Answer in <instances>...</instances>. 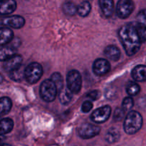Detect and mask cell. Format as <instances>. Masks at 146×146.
Listing matches in <instances>:
<instances>
[{
	"mask_svg": "<svg viewBox=\"0 0 146 146\" xmlns=\"http://www.w3.org/2000/svg\"><path fill=\"white\" fill-rule=\"evenodd\" d=\"M118 36L127 55L133 56L138 52L141 41L135 26L131 24L123 26L118 31Z\"/></svg>",
	"mask_w": 146,
	"mask_h": 146,
	"instance_id": "6da1fadb",
	"label": "cell"
},
{
	"mask_svg": "<svg viewBox=\"0 0 146 146\" xmlns=\"http://www.w3.org/2000/svg\"><path fill=\"white\" fill-rule=\"evenodd\" d=\"M142 125V115L137 111H131L125 117L123 128L127 134L133 135L139 131Z\"/></svg>",
	"mask_w": 146,
	"mask_h": 146,
	"instance_id": "7a4b0ae2",
	"label": "cell"
},
{
	"mask_svg": "<svg viewBox=\"0 0 146 146\" xmlns=\"http://www.w3.org/2000/svg\"><path fill=\"white\" fill-rule=\"evenodd\" d=\"M43 67L39 63L31 62L24 70V77L30 84H35L42 77Z\"/></svg>",
	"mask_w": 146,
	"mask_h": 146,
	"instance_id": "3957f363",
	"label": "cell"
},
{
	"mask_svg": "<svg viewBox=\"0 0 146 146\" xmlns=\"http://www.w3.org/2000/svg\"><path fill=\"white\" fill-rule=\"evenodd\" d=\"M57 94V89L50 79L45 80L40 86V95L46 102H52L55 100Z\"/></svg>",
	"mask_w": 146,
	"mask_h": 146,
	"instance_id": "277c9868",
	"label": "cell"
},
{
	"mask_svg": "<svg viewBox=\"0 0 146 146\" xmlns=\"http://www.w3.org/2000/svg\"><path fill=\"white\" fill-rule=\"evenodd\" d=\"M67 88L72 93L77 94L82 87V77L78 70H73L68 72L66 77Z\"/></svg>",
	"mask_w": 146,
	"mask_h": 146,
	"instance_id": "5b68a950",
	"label": "cell"
},
{
	"mask_svg": "<svg viewBox=\"0 0 146 146\" xmlns=\"http://www.w3.org/2000/svg\"><path fill=\"white\" fill-rule=\"evenodd\" d=\"M134 9V3L132 0H119L116 7L117 15L121 19L129 17Z\"/></svg>",
	"mask_w": 146,
	"mask_h": 146,
	"instance_id": "8992f818",
	"label": "cell"
},
{
	"mask_svg": "<svg viewBox=\"0 0 146 146\" xmlns=\"http://www.w3.org/2000/svg\"><path fill=\"white\" fill-rule=\"evenodd\" d=\"M135 29L141 39V42L146 41V9H143L136 17Z\"/></svg>",
	"mask_w": 146,
	"mask_h": 146,
	"instance_id": "52a82bcc",
	"label": "cell"
},
{
	"mask_svg": "<svg viewBox=\"0 0 146 146\" xmlns=\"http://www.w3.org/2000/svg\"><path fill=\"white\" fill-rule=\"evenodd\" d=\"M25 24L24 17L19 15H14L10 17H0V25L12 27L14 29H20Z\"/></svg>",
	"mask_w": 146,
	"mask_h": 146,
	"instance_id": "ba28073f",
	"label": "cell"
},
{
	"mask_svg": "<svg viewBox=\"0 0 146 146\" xmlns=\"http://www.w3.org/2000/svg\"><path fill=\"white\" fill-rule=\"evenodd\" d=\"M101 131L100 127L97 125L91 124V123H85L79 127L78 130V135L84 139H89L95 137L99 134Z\"/></svg>",
	"mask_w": 146,
	"mask_h": 146,
	"instance_id": "9c48e42d",
	"label": "cell"
},
{
	"mask_svg": "<svg viewBox=\"0 0 146 146\" xmlns=\"http://www.w3.org/2000/svg\"><path fill=\"white\" fill-rule=\"evenodd\" d=\"M111 114V107L109 105H105L94 111L91 115V119L96 123H103L108 120Z\"/></svg>",
	"mask_w": 146,
	"mask_h": 146,
	"instance_id": "30bf717a",
	"label": "cell"
},
{
	"mask_svg": "<svg viewBox=\"0 0 146 146\" xmlns=\"http://www.w3.org/2000/svg\"><path fill=\"white\" fill-rule=\"evenodd\" d=\"M111 70V64L107 60L98 58L94 61L93 64V71L97 76H103L106 74Z\"/></svg>",
	"mask_w": 146,
	"mask_h": 146,
	"instance_id": "8fae6325",
	"label": "cell"
},
{
	"mask_svg": "<svg viewBox=\"0 0 146 146\" xmlns=\"http://www.w3.org/2000/svg\"><path fill=\"white\" fill-rule=\"evenodd\" d=\"M23 58L21 55L19 54H14V55L11 56L9 59H7L6 61L4 62V69L6 72H10L13 71L14 70H17L19 67L21 66V63H22Z\"/></svg>",
	"mask_w": 146,
	"mask_h": 146,
	"instance_id": "7c38bea8",
	"label": "cell"
},
{
	"mask_svg": "<svg viewBox=\"0 0 146 146\" xmlns=\"http://www.w3.org/2000/svg\"><path fill=\"white\" fill-rule=\"evenodd\" d=\"M17 9L15 0H0V15H8Z\"/></svg>",
	"mask_w": 146,
	"mask_h": 146,
	"instance_id": "4fadbf2b",
	"label": "cell"
},
{
	"mask_svg": "<svg viewBox=\"0 0 146 146\" xmlns=\"http://www.w3.org/2000/svg\"><path fill=\"white\" fill-rule=\"evenodd\" d=\"M99 5L103 14L107 18L113 15L114 11L113 0H99Z\"/></svg>",
	"mask_w": 146,
	"mask_h": 146,
	"instance_id": "5bb4252c",
	"label": "cell"
},
{
	"mask_svg": "<svg viewBox=\"0 0 146 146\" xmlns=\"http://www.w3.org/2000/svg\"><path fill=\"white\" fill-rule=\"evenodd\" d=\"M14 38V32L7 27L0 28V46L6 45L11 42Z\"/></svg>",
	"mask_w": 146,
	"mask_h": 146,
	"instance_id": "9a60e30c",
	"label": "cell"
},
{
	"mask_svg": "<svg viewBox=\"0 0 146 146\" xmlns=\"http://www.w3.org/2000/svg\"><path fill=\"white\" fill-rule=\"evenodd\" d=\"M132 77L135 81L143 82L146 80V66L138 65L132 70Z\"/></svg>",
	"mask_w": 146,
	"mask_h": 146,
	"instance_id": "2e32d148",
	"label": "cell"
},
{
	"mask_svg": "<svg viewBox=\"0 0 146 146\" xmlns=\"http://www.w3.org/2000/svg\"><path fill=\"white\" fill-rule=\"evenodd\" d=\"M104 54L110 60L113 61H118L121 57V51L115 45H108L104 50Z\"/></svg>",
	"mask_w": 146,
	"mask_h": 146,
	"instance_id": "e0dca14e",
	"label": "cell"
},
{
	"mask_svg": "<svg viewBox=\"0 0 146 146\" xmlns=\"http://www.w3.org/2000/svg\"><path fill=\"white\" fill-rule=\"evenodd\" d=\"M12 107L11 99L7 97L0 98V117L8 114Z\"/></svg>",
	"mask_w": 146,
	"mask_h": 146,
	"instance_id": "ac0fdd59",
	"label": "cell"
},
{
	"mask_svg": "<svg viewBox=\"0 0 146 146\" xmlns=\"http://www.w3.org/2000/svg\"><path fill=\"white\" fill-rule=\"evenodd\" d=\"M14 127V121L11 118L0 120V134L5 135L10 133Z\"/></svg>",
	"mask_w": 146,
	"mask_h": 146,
	"instance_id": "d6986e66",
	"label": "cell"
},
{
	"mask_svg": "<svg viewBox=\"0 0 146 146\" xmlns=\"http://www.w3.org/2000/svg\"><path fill=\"white\" fill-rule=\"evenodd\" d=\"M120 132L115 127H111L106 135V140L109 143H113L118 141L120 138Z\"/></svg>",
	"mask_w": 146,
	"mask_h": 146,
	"instance_id": "ffe728a7",
	"label": "cell"
},
{
	"mask_svg": "<svg viewBox=\"0 0 146 146\" xmlns=\"http://www.w3.org/2000/svg\"><path fill=\"white\" fill-rule=\"evenodd\" d=\"M73 93L68 90L67 87L64 88L63 87L61 90H60L59 93V100L61 104H67L71 102L72 100Z\"/></svg>",
	"mask_w": 146,
	"mask_h": 146,
	"instance_id": "44dd1931",
	"label": "cell"
},
{
	"mask_svg": "<svg viewBox=\"0 0 146 146\" xmlns=\"http://www.w3.org/2000/svg\"><path fill=\"white\" fill-rule=\"evenodd\" d=\"M62 9L66 15L74 16L77 13V7L72 1H66L63 4Z\"/></svg>",
	"mask_w": 146,
	"mask_h": 146,
	"instance_id": "7402d4cb",
	"label": "cell"
},
{
	"mask_svg": "<svg viewBox=\"0 0 146 146\" xmlns=\"http://www.w3.org/2000/svg\"><path fill=\"white\" fill-rule=\"evenodd\" d=\"M91 9V4L88 1H84L78 7H77V13L81 17H85L89 14Z\"/></svg>",
	"mask_w": 146,
	"mask_h": 146,
	"instance_id": "603a6c76",
	"label": "cell"
},
{
	"mask_svg": "<svg viewBox=\"0 0 146 146\" xmlns=\"http://www.w3.org/2000/svg\"><path fill=\"white\" fill-rule=\"evenodd\" d=\"M15 49L12 47H4L0 48V61L4 62L14 55Z\"/></svg>",
	"mask_w": 146,
	"mask_h": 146,
	"instance_id": "cb8c5ba5",
	"label": "cell"
},
{
	"mask_svg": "<svg viewBox=\"0 0 146 146\" xmlns=\"http://www.w3.org/2000/svg\"><path fill=\"white\" fill-rule=\"evenodd\" d=\"M141 87L135 82H128L126 84V92L130 96H135L140 92Z\"/></svg>",
	"mask_w": 146,
	"mask_h": 146,
	"instance_id": "d4e9b609",
	"label": "cell"
},
{
	"mask_svg": "<svg viewBox=\"0 0 146 146\" xmlns=\"http://www.w3.org/2000/svg\"><path fill=\"white\" fill-rule=\"evenodd\" d=\"M24 70H25V69H23L22 67H20L18 69H17V70H14L13 71L10 72V78L16 82L21 81L24 77Z\"/></svg>",
	"mask_w": 146,
	"mask_h": 146,
	"instance_id": "484cf974",
	"label": "cell"
},
{
	"mask_svg": "<svg viewBox=\"0 0 146 146\" xmlns=\"http://www.w3.org/2000/svg\"><path fill=\"white\" fill-rule=\"evenodd\" d=\"M50 80L55 84L57 90H61L64 87V80L62 76L59 72H54V74H51Z\"/></svg>",
	"mask_w": 146,
	"mask_h": 146,
	"instance_id": "4316f807",
	"label": "cell"
},
{
	"mask_svg": "<svg viewBox=\"0 0 146 146\" xmlns=\"http://www.w3.org/2000/svg\"><path fill=\"white\" fill-rule=\"evenodd\" d=\"M134 104L133 100L132 97H127L123 100L122 103V108L125 112H128L131 110Z\"/></svg>",
	"mask_w": 146,
	"mask_h": 146,
	"instance_id": "83f0119b",
	"label": "cell"
},
{
	"mask_svg": "<svg viewBox=\"0 0 146 146\" xmlns=\"http://www.w3.org/2000/svg\"><path fill=\"white\" fill-rule=\"evenodd\" d=\"M125 112L124 111L122 107H117L113 113V119L115 121H120L124 117Z\"/></svg>",
	"mask_w": 146,
	"mask_h": 146,
	"instance_id": "f1b7e54d",
	"label": "cell"
},
{
	"mask_svg": "<svg viewBox=\"0 0 146 146\" xmlns=\"http://www.w3.org/2000/svg\"><path fill=\"white\" fill-rule=\"evenodd\" d=\"M115 94H116V90H115V87H109L106 89L105 96L106 98L109 99V100H113L115 97Z\"/></svg>",
	"mask_w": 146,
	"mask_h": 146,
	"instance_id": "f546056e",
	"label": "cell"
},
{
	"mask_svg": "<svg viewBox=\"0 0 146 146\" xmlns=\"http://www.w3.org/2000/svg\"><path fill=\"white\" fill-rule=\"evenodd\" d=\"M93 107V103L91 101H85L81 106V110L83 113H89Z\"/></svg>",
	"mask_w": 146,
	"mask_h": 146,
	"instance_id": "4dcf8cb0",
	"label": "cell"
},
{
	"mask_svg": "<svg viewBox=\"0 0 146 146\" xmlns=\"http://www.w3.org/2000/svg\"><path fill=\"white\" fill-rule=\"evenodd\" d=\"M101 92L99 90H94V91H91V92L88 93V97L92 100H97L101 97Z\"/></svg>",
	"mask_w": 146,
	"mask_h": 146,
	"instance_id": "1f68e13d",
	"label": "cell"
},
{
	"mask_svg": "<svg viewBox=\"0 0 146 146\" xmlns=\"http://www.w3.org/2000/svg\"><path fill=\"white\" fill-rule=\"evenodd\" d=\"M6 137L4 135H1L0 134V145L3 144V142L5 140Z\"/></svg>",
	"mask_w": 146,
	"mask_h": 146,
	"instance_id": "d6a6232c",
	"label": "cell"
},
{
	"mask_svg": "<svg viewBox=\"0 0 146 146\" xmlns=\"http://www.w3.org/2000/svg\"><path fill=\"white\" fill-rule=\"evenodd\" d=\"M3 82V77L1 74H0V84Z\"/></svg>",
	"mask_w": 146,
	"mask_h": 146,
	"instance_id": "836d02e7",
	"label": "cell"
},
{
	"mask_svg": "<svg viewBox=\"0 0 146 146\" xmlns=\"http://www.w3.org/2000/svg\"><path fill=\"white\" fill-rule=\"evenodd\" d=\"M0 146H11V145L9 144H1L0 145Z\"/></svg>",
	"mask_w": 146,
	"mask_h": 146,
	"instance_id": "e575fe53",
	"label": "cell"
}]
</instances>
